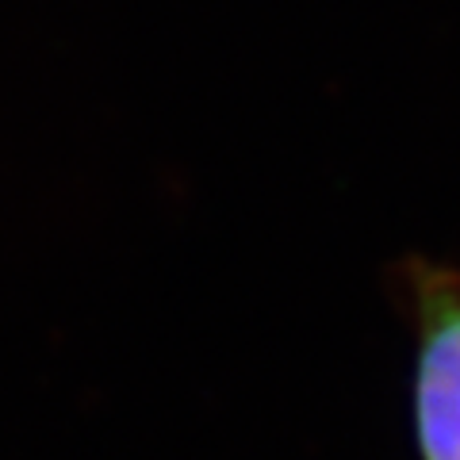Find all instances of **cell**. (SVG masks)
I'll return each instance as SVG.
<instances>
[{"instance_id":"cell-1","label":"cell","mask_w":460,"mask_h":460,"mask_svg":"<svg viewBox=\"0 0 460 460\" xmlns=\"http://www.w3.org/2000/svg\"><path fill=\"white\" fill-rule=\"evenodd\" d=\"M411 319V434L419 460H460V269H402Z\"/></svg>"}]
</instances>
